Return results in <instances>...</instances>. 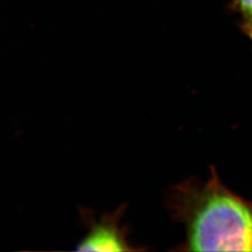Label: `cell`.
Listing matches in <instances>:
<instances>
[{"mask_svg":"<svg viewBox=\"0 0 252 252\" xmlns=\"http://www.w3.org/2000/svg\"><path fill=\"white\" fill-rule=\"evenodd\" d=\"M166 208L184 226L180 252H252V202L220 181L214 166L206 182L189 178L172 187Z\"/></svg>","mask_w":252,"mask_h":252,"instance_id":"6da1fadb","label":"cell"},{"mask_svg":"<svg viewBox=\"0 0 252 252\" xmlns=\"http://www.w3.org/2000/svg\"><path fill=\"white\" fill-rule=\"evenodd\" d=\"M127 205L124 204L112 213H107L95 220L91 208L79 207L81 222L88 229L86 235L75 247L77 252H110L146 251L129 241L130 228L122 225L121 220L126 213Z\"/></svg>","mask_w":252,"mask_h":252,"instance_id":"7a4b0ae2","label":"cell"},{"mask_svg":"<svg viewBox=\"0 0 252 252\" xmlns=\"http://www.w3.org/2000/svg\"><path fill=\"white\" fill-rule=\"evenodd\" d=\"M239 9L244 19L243 29L252 39V0H238Z\"/></svg>","mask_w":252,"mask_h":252,"instance_id":"3957f363","label":"cell"}]
</instances>
